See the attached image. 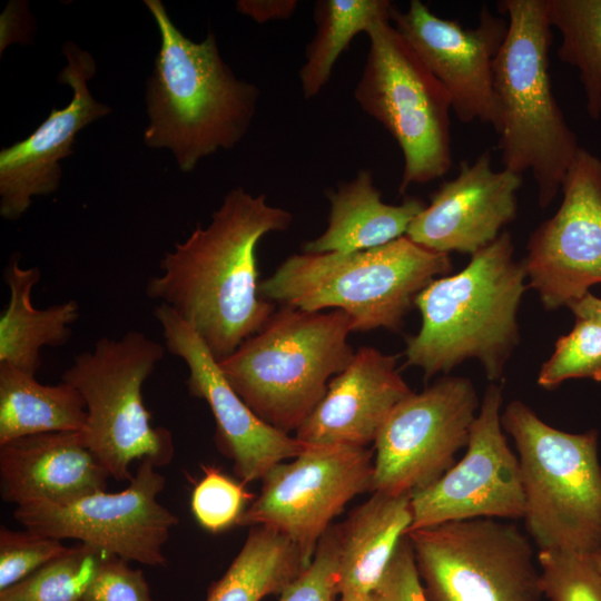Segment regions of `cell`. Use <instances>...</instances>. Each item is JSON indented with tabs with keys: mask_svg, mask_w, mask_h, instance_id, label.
<instances>
[{
	"mask_svg": "<svg viewBox=\"0 0 601 601\" xmlns=\"http://www.w3.org/2000/svg\"><path fill=\"white\" fill-rule=\"evenodd\" d=\"M293 215L242 187L229 190L208 225L198 224L165 252L146 295L171 308L220 362L259 332L274 314L259 294L256 249L269 233L289 228Z\"/></svg>",
	"mask_w": 601,
	"mask_h": 601,
	"instance_id": "cell-1",
	"label": "cell"
},
{
	"mask_svg": "<svg viewBox=\"0 0 601 601\" xmlns=\"http://www.w3.org/2000/svg\"><path fill=\"white\" fill-rule=\"evenodd\" d=\"M160 36L146 83L148 125L144 142L168 149L183 173L248 132L260 91L235 76L220 56L215 33L196 42L171 21L160 0L144 1Z\"/></svg>",
	"mask_w": 601,
	"mask_h": 601,
	"instance_id": "cell-2",
	"label": "cell"
},
{
	"mask_svg": "<svg viewBox=\"0 0 601 601\" xmlns=\"http://www.w3.org/2000/svg\"><path fill=\"white\" fill-rule=\"evenodd\" d=\"M513 253L510 233L502 231L462 270L433 279L416 296L422 325L406 338L404 366L430 378L475 358L489 381L502 377L520 341L518 312L528 279Z\"/></svg>",
	"mask_w": 601,
	"mask_h": 601,
	"instance_id": "cell-3",
	"label": "cell"
},
{
	"mask_svg": "<svg viewBox=\"0 0 601 601\" xmlns=\"http://www.w3.org/2000/svg\"><path fill=\"white\" fill-rule=\"evenodd\" d=\"M499 6L508 17V33L493 66L499 148L504 168L532 173L539 205L545 208L580 149L552 91L548 0H503Z\"/></svg>",
	"mask_w": 601,
	"mask_h": 601,
	"instance_id": "cell-4",
	"label": "cell"
},
{
	"mask_svg": "<svg viewBox=\"0 0 601 601\" xmlns=\"http://www.w3.org/2000/svg\"><path fill=\"white\" fill-rule=\"evenodd\" d=\"M451 270L449 254L403 236L347 254H294L260 282L259 294L307 312L342 309L353 332L398 331L416 296Z\"/></svg>",
	"mask_w": 601,
	"mask_h": 601,
	"instance_id": "cell-5",
	"label": "cell"
},
{
	"mask_svg": "<svg viewBox=\"0 0 601 601\" xmlns=\"http://www.w3.org/2000/svg\"><path fill=\"white\" fill-rule=\"evenodd\" d=\"M342 309L307 312L283 305L265 326L218 362L226 380L249 408L274 428L297 431L326 394L328 380L355 352Z\"/></svg>",
	"mask_w": 601,
	"mask_h": 601,
	"instance_id": "cell-6",
	"label": "cell"
},
{
	"mask_svg": "<svg viewBox=\"0 0 601 601\" xmlns=\"http://www.w3.org/2000/svg\"><path fill=\"white\" fill-rule=\"evenodd\" d=\"M521 466L525 526L539 550L601 553L597 430L569 433L514 400L501 414Z\"/></svg>",
	"mask_w": 601,
	"mask_h": 601,
	"instance_id": "cell-7",
	"label": "cell"
},
{
	"mask_svg": "<svg viewBox=\"0 0 601 601\" xmlns=\"http://www.w3.org/2000/svg\"><path fill=\"white\" fill-rule=\"evenodd\" d=\"M165 345L142 332L129 331L119 338L101 337L75 355L61 381L85 401L88 449L116 481L131 480L134 460L168 464L175 452L171 433L151 425L142 401V385L161 362Z\"/></svg>",
	"mask_w": 601,
	"mask_h": 601,
	"instance_id": "cell-8",
	"label": "cell"
},
{
	"mask_svg": "<svg viewBox=\"0 0 601 601\" xmlns=\"http://www.w3.org/2000/svg\"><path fill=\"white\" fill-rule=\"evenodd\" d=\"M366 35L368 51L353 96L398 145L404 194L452 166L451 99L391 21L375 23Z\"/></svg>",
	"mask_w": 601,
	"mask_h": 601,
	"instance_id": "cell-9",
	"label": "cell"
},
{
	"mask_svg": "<svg viewBox=\"0 0 601 601\" xmlns=\"http://www.w3.org/2000/svg\"><path fill=\"white\" fill-rule=\"evenodd\" d=\"M408 536L427 601H540L529 538L492 518L450 521Z\"/></svg>",
	"mask_w": 601,
	"mask_h": 601,
	"instance_id": "cell-10",
	"label": "cell"
},
{
	"mask_svg": "<svg viewBox=\"0 0 601 601\" xmlns=\"http://www.w3.org/2000/svg\"><path fill=\"white\" fill-rule=\"evenodd\" d=\"M374 453L367 446L307 445L272 467L240 526H267L288 538L309 564L332 521L356 495L372 491Z\"/></svg>",
	"mask_w": 601,
	"mask_h": 601,
	"instance_id": "cell-11",
	"label": "cell"
},
{
	"mask_svg": "<svg viewBox=\"0 0 601 601\" xmlns=\"http://www.w3.org/2000/svg\"><path fill=\"white\" fill-rule=\"evenodd\" d=\"M479 406L472 381L460 376L401 401L374 442L372 492L413 493L442 477L467 445Z\"/></svg>",
	"mask_w": 601,
	"mask_h": 601,
	"instance_id": "cell-12",
	"label": "cell"
},
{
	"mask_svg": "<svg viewBox=\"0 0 601 601\" xmlns=\"http://www.w3.org/2000/svg\"><path fill=\"white\" fill-rule=\"evenodd\" d=\"M156 467L141 460L120 492L98 491L65 504L17 506L14 519L47 536L75 539L146 565H166L162 546L178 518L157 500L166 480Z\"/></svg>",
	"mask_w": 601,
	"mask_h": 601,
	"instance_id": "cell-13",
	"label": "cell"
},
{
	"mask_svg": "<svg viewBox=\"0 0 601 601\" xmlns=\"http://www.w3.org/2000/svg\"><path fill=\"white\" fill-rule=\"evenodd\" d=\"M556 213L534 229L523 260L545 309L568 307L601 284V159L580 147Z\"/></svg>",
	"mask_w": 601,
	"mask_h": 601,
	"instance_id": "cell-14",
	"label": "cell"
},
{
	"mask_svg": "<svg viewBox=\"0 0 601 601\" xmlns=\"http://www.w3.org/2000/svg\"><path fill=\"white\" fill-rule=\"evenodd\" d=\"M502 401V384L491 383L463 459L436 482L412 493L413 522L407 532L450 521L523 518L521 466L503 434Z\"/></svg>",
	"mask_w": 601,
	"mask_h": 601,
	"instance_id": "cell-15",
	"label": "cell"
},
{
	"mask_svg": "<svg viewBox=\"0 0 601 601\" xmlns=\"http://www.w3.org/2000/svg\"><path fill=\"white\" fill-rule=\"evenodd\" d=\"M391 21L447 91L459 120H477L499 134L493 66L508 33V20L483 7L479 23L464 28L457 20L436 16L421 0H411L405 11L394 7Z\"/></svg>",
	"mask_w": 601,
	"mask_h": 601,
	"instance_id": "cell-16",
	"label": "cell"
},
{
	"mask_svg": "<svg viewBox=\"0 0 601 601\" xmlns=\"http://www.w3.org/2000/svg\"><path fill=\"white\" fill-rule=\"evenodd\" d=\"M159 323L168 353L188 367L187 387L204 400L216 422V443L234 463L244 484L262 480L276 464L303 453L307 445L259 418L230 386L218 361L198 334L171 308L158 304Z\"/></svg>",
	"mask_w": 601,
	"mask_h": 601,
	"instance_id": "cell-17",
	"label": "cell"
},
{
	"mask_svg": "<svg viewBox=\"0 0 601 601\" xmlns=\"http://www.w3.org/2000/svg\"><path fill=\"white\" fill-rule=\"evenodd\" d=\"M62 53L67 63L57 80L72 89L70 102L51 109L49 116L23 140L0 151V215L17 220L29 209L32 198L58 190L60 161L72 154L80 130L111 112V108L91 95L88 82L96 75V61L72 41Z\"/></svg>",
	"mask_w": 601,
	"mask_h": 601,
	"instance_id": "cell-18",
	"label": "cell"
},
{
	"mask_svg": "<svg viewBox=\"0 0 601 601\" xmlns=\"http://www.w3.org/2000/svg\"><path fill=\"white\" fill-rule=\"evenodd\" d=\"M521 186L522 175L493 169L492 154L486 149L473 162H460L457 175L431 195L405 236L437 253L472 256L515 219Z\"/></svg>",
	"mask_w": 601,
	"mask_h": 601,
	"instance_id": "cell-19",
	"label": "cell"
},
{
	"mask_svg": "<svg viewBox=\"0 0 601 601\" xmlns=\"http://www.w3.org/2000/svg\"><path fill=\"white\" fill-rule=\"evenodd\" d=\"M397 356L358 348L328 383L326 394L295 432L306 445L367 446L394 407L413 391L396 368Z\"/></svg>",
	"mask_w": 601,
	"mask_h": 601,
	"instance_id": "cell-20",
	"label": "cell"
},
{
	"mask_svg": "<svg viewBox=\"0 0 601 601\" xmlns=\"http://www.w3.org/2000/svg\"><path fill=\"white\" fill-rule=\"evenodd\" d=\"M1 491L17 506L65 504L105 491L106 469L82 432H48L0 445Z\"/></svg>",
	"mask_w": 601,
	"mask_h": 601,
	"instance_id": "cell-21",
	"label": "cell"
},
{
	"mask_svg": "<svg viewBox=\"0 0 601 601\" xmlns=\"http://www.w3.org/2000/svg\"><path fill=\"white\" fill-rule=\"evenodd\" d=\"M413 522L412 493L374 491L336 526L337 593L373 592Z\"/></svg>",
	"mask_w": 601,
	"mask_h": 601,
	"instance_id": "cell-22",
	"label": "cell"
},
{
	"mask_svg": "<svg viewBox=\"0 0 601 601\" xmlns=\"http://www.w3.org/2000/svg\"><path fill=\"white\" fill-rule=\"evenodd\" d=\"M327 197L331 205L327 227L304 244L303 253L347 254L383 246L405 236L413 219L426 206L416 197H405L398 205L384 203L367 169L359 170Z\"/></svg>",
	"mask_w": 601,
	"mask_h": 601,
	"instance_id": "cell-23",
	"label": "cell"
},
{
	"mask_svg": "<svg viewBox=\"0 0 601 601\" xmlns=\"http://www.w3.org/2000/svg\"><path fill=\"white\" fill-rule=\"evenodd\" d=\"M40 278L38 267L20 265L18 253L10 256L3 269L10 296L0 316V362L32 375L41 367L42 348L66 344L80 316L76 299L36 308L31 295Z\"/></svg>",
	"mask_w": 601,
	"mask_h": 601,
	"instance_id": "cell-24",
	"label": "cell"
},
{
	"mask_svg": "<svg viewBox=\"0 0 601 601\" xmlns=\"http://www.w3.org/2000/svg\"><path fill=\"white\" fill-rule=\"evenodd\" d=\"M87 410L68 383L43 385L35 375L0 362V445L48 432H83Z\"/></svg>",
	"mask_w": 601,
	"mask_h": 601,
	"instance_id": "cell-25",
	"label": "cell"
},
{
	"mask_svg": "<svg viewBox=\"0 0 601 601\" xmlns=\"http://www.w3.org/2000/svg\"><path fill=\"white\" fill-rule=\"evenodd\" d=\"M308 565L288 538L252 526L227 571L209 587L206 601H260L282 594Z\"/></svg>",
	"mask_w": 601,
	"mask_h": 601,
	"instance_id": "cell-26",
	"label": "cell"
},
{
	"mask_svg": "<svg viewBox=\"0 0 601 601\" xmlns=\"http://www.w3.org/2000/svg\"><path fill=\"white\" fill-rule=\"evenodd\" d=\"M388 0H319L315 3V35L306 47L299 70L303 96L321 93L339 56L352 40L380 21H391L394 9Z\"/></svg>",
	"mask_w": 601,
	"mask_h": 601,
	"instance_id": "cell-27",
	"label": "cell"
},
{
	"mask_svg": "<svg viewBox=\"0 0 601 601\" xmlns=\"http://www.w3.org/2000/svg\"><path fill=\"white\" fill-rule=\"evenodd\" d=\"M552 28L561 33L558 57L579 71L585 109L601 118V0H548Z\"/></svg>",
	"mask_w": 601,
	"mask_h": 601,
	"instance_id": "cell-28",
	"label": "cell"
},
{
	"mask_svg": "<svg viewBox=\"0 0 601 601\" xmlns=\"http://www.w3.org/2000/svg\"><path fill=\"white\" fill-rule=\"evenodd\" d=\"M109 554L79 543L69 551L0 591V601H85L100 561Z\"/></svg>",
	"mask_w": 601,
	"mask_h": 601,
	"instance_id": "cell-29",
	"label": "cell"
},
{
	"mask_svg": "<svg viewBox=\"0 0 601 601\" xmlns=\"http://www.w3.org/2000/svg\"><path fill=\"white\" fill-rule=\"evenodd\" d=\"M575 318L571 332L558 338L553 354L541 366L538 384L545 390L572 378L601 382V324Z\"/></svg>",
	"mask_w": 601,
	"mask_h": 601,
	"instance_id": "cell-30",
	"label": "cell"
},
{
	"mask_svg": "<svg viewBox=\"0 0 601 601\" xmlns=\"http://www.w3.org/2000/svg\"><path fill=\"white\" fill-rule=\"evenodd\" d=\"M538 562L550 601H601V553L539 550Z\"/></svg>",
	"mask_w": 601,
	"mask_h": 601,
	"instance_id": "cell-31",
	"label": "cell"
},
{
	"mask_svg": "<svg viewBox=\"0 0 601 601\" xmlns=\"http://www.w3.org/2000/svg\"><path fill=\"white\" fill-rule=\"evenodd\" d=\"M203 467L204 476L193 490L191 512L201 528L218 533L237 524L247 504L255 497L245 490L243 482L214 466Z\"/></svg>",
	"mask_w": 601,
	"mask_h": 601,
	"instance_id": "cell-32",
	"label": "cell"
},
{
	"mask_svg": "<svg viewBox=\"0 0 601 601\" xmlns=\"http://www.w3.org/2000/svg\"><path fill=\"white\" fill-rule=\"evenodd\" d=\"M69 549L59 539L30 530L12 531L1 526L0 591L20 582Z\"/></svg>",
	"mask_w": 601,
	"mask_h": 601,
	"instance_id": "cell-33",
	"label": "cell"
},
{
	"mask_svg": "<svg viewBox=\"0 0 601 601\" xmlns=\"http://www.w3.org/2000/svg\"><path fill=\"white\" fill-rule=\"evenodd\" d=\"M338 540L332 524L319 540L309 565L284 590L279 601H335Z\"/></svg>",
	"mask_w": 601,
	"mask_h": 601,
	"instance_id": "cell-34",
	"label": "cell"
},
{
	"mask_svg": "<svg viewBox=\"0 0 601 601\" xmlns=\"http://www.w3.org/2000/svg\"><path fill=\"white\" fill-rule=\"evenodd\" d=\"M85 601H155L140 569L128 560L107 554L99 563Z\"/></svg>",
	"mask_w": 601,
	"mask_h": 601,
	"instance_id": "cell-35",
	"label": "cell"
},
{
	"mask_svg": "<svg viewBox=\"0 0 601 601\" xmlns=\"http://www.w3.org/2000/svg\"><path fill=\"white\" fill-rule=\"evenodd\" d=\"M375 591L385 601H427L407 535L400 541Z\"/></svg>",
	"mask_w": 601,
	"mask_h": 601,
	"instance_id": "cell-36",
	"label": "cell"
},
{
	"mask_svg": "<svg viewBox=\"0 0 601 601\" xmlns=\"http://www.w3.org/2000/svg\"><path fill=\"white\" fill-rule=\"evenodd\" d=\"M296 0H239L236 9L257 23L289 19L296 11Z\"/></svg>",
	"mask_w": 601,
	"mask_h": 601,
	"instance_id": "cell-37",
	"label": "cell"
},
{
	"mask_svg": "<svg viewBox=\"0 0 601 601\" xmlns=\"http://www.w3.org/2000/svg\"><path fill=\"white\" fill-rule=\"evenodd\" d=\"M568 307L575 317L591 318L601 324V298L590 292Z\"/></svg>",
	"mask_w": 601,
	"mask_h": 601,
	"instance_id": "cell-38",
	"label": "cell"
},
{
	"mask_svg": "<svg viewBox=\"0 0 601 601\" xmlns=\"http://www.w3.org/2000/svg\"><path fill=\"white\" fill-rule=\"evenodd\" d=\"M338 601H385L376 591L359 593L347 592L339 595Z\"/></svg>",
	"mask_w": 601,
	"mask_h": 601,
	"instance_id": "cell-39",
	"label": "cell"
}]
</instances>
